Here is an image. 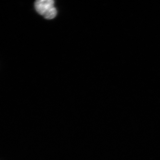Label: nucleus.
I'll return each instance as SVG.
<instances>
[{
	"label": "nucleus",
	"mask_w": 160,
	"mask_h": 160,
	"mask_svg": "<svg viewBox=\"0 0 160 160\" xmlns=\"http://www.w3.org/2000/svg\"><path fill=\"white\" fill-rule=\"evenodd\" d=\"M36 10L46 19L50 20L56 16L57 12L52 0H38L34 4Z\"/></svg>",
	"instance_id": "nucleus-1"
}]
</instances>
